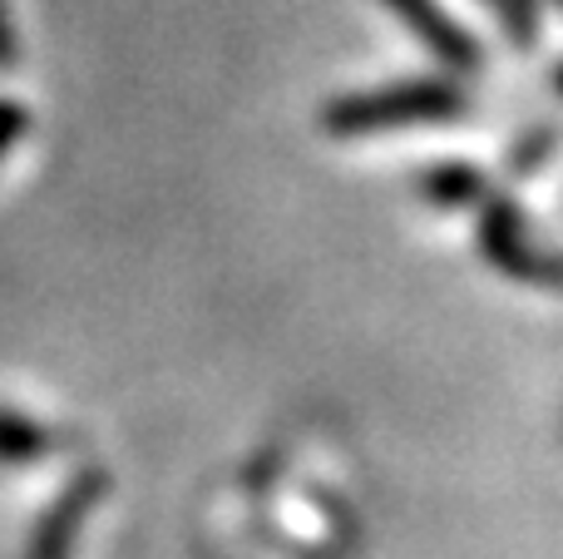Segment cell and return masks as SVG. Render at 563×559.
I'll list each match as a JSON object with an SVG mask.
<instances>
[{
	"label": "cell",
	"mask_w": 563,
	"mask_h": 559,
	"mask_svg": "<svg viewBox=\"0 0 563 559\" xmlns=\"http://www.w3.org/2000/svg\"><path fill=\"white\" fill-rule=\"evenodd\" d=\"M475 243L479 257L499 277L534 287V293H563V253L539 243V233L519 213V204L509 194H499V188H489L475 204Z\"/></svg>",
	"instance_id": "2"
},
{
	"label": "cell",
	"mask_w": 563,
	"mask_h": 559,
	"mask_svg": "<svg viewBox=\"0 0 563 559\" xmlns=\"http://www.w3.org/2000/svg\"><path fill=\"white\" fill-rule=\"evenodd\" d=\"M30 134V109L20 99H0V158Z\"/></svg>",
	"instance_id": "9"
},
{
	"label": "cell",
	"mask_w": 563,
	"mask_h": 559,
	"mask_svg": "<svg viewBox=\"0 0 563 559\" xmlns=\"http://www.w3.org/2000/svg\"><path fill=\"white\" fill-rule=\"evenodd\" d=\"M485 10H495V20L505 25V35L515 40V50L539 45V0H479Z\"/></svg>",
	"instance_id": "7"
},
{
	"label": "cell",
	"mask_w": 563,
	"mask_h": 559,
	"mask_svg": "<svg viewBox=\"0 0 563 559\" xmlns=\"http://www.w3.org/2000/svg\"><path fill=\"white\" fill-rule=\"evenodd\" d=\"M554 89H559V95H563V65L554 69Z\"/></svg>",
	"instance_id": "11"
},
{
	"label": "cell",
	"mask_w": 563,
	"mask_h": 559,
	"mask_svg": "<svg viewBox=\"0 0 563 559\" xmlns=\"http://www.w3.org/2000/svg\"><path fill=\"white\" fill-rule=\"evenodd\" d=\"M416 188L430 208H440V213H475V204L489 194V178L479 174L475 164L450 158V164H430L426 174L416 178Z\"/></svg>",
	"instance_id": "5"
},
{
	"label": "cell",
	"mask_w": 563,
	"mask_h": 559,
	"mask_svg": "<svg viewBox=\"0 0 563 559\" xmlns=\"http://www.w3.org/2000/svg\"><path fill=\"white\" fill-rule=\"evenodd\" d=\"M380 6H386L390 15H396L400 25H406L445 69H455V75H475V69L485 65L479 40L470 35V30L460 25L445 6H440V0H380Z\"/></svg>",
	"instance_id": "4"
},
{
	"label": "cell",
	"mask_w": 563,
	"mask_h": 559,
	"mask_svg": "<svg viewBox=\"0 0 563 559\" xmlns=\"http://www.w3.org/2000/svg\"><path fill=\"white\" fill-rule=\"evenodd\" d=\"M55 446H59V436L49 431V426L0 406V465H30V461H40V456H49Z\"/></svg>",
	"instance_id": "6"
},
{
	"label": "cell",
	"mask_w": 563,
	"mask_h": 559,
	"mask_svg": "<svg viewBox=\"0 0 563 559\" xmlns=\"http://www.w3.org/2000/svg\"><path fill=\"white\" fill-rule=\"evenodd\" d=\"M109 491H114V481H109L104 465H85V471L69 475L55 501L45 505V515L35 520V530H30L25 559H69L75 555L89 515L109 501Z\"/></svg>",
	"instance_id": "3"
},
{
	"label": "cell",
	"mask_w": 563,
	"mask_h": 559,
	"mask_svg": "<svg viewBox=\"0 0 563 559\" xmlns=\"http://www.w3.org/2000/svg\"><path fill=\"white\" fill-rule=\"evenodd\" d=\"M475 109L470 89L460 79H396L376 89H351L321 109V129L331 139H371L400 134V129H445Z\"/></svg>",
	"instance_id": "1"
},
{
	"label": "cell",
	"mask_w": 563,
	"mask_h": 559,
	"mask_svg": "<svg viewBox=\"0 0 563 559\" xmlns=\"http://www.w3.org/2000/svg\"><path fill=\"white\" fill-rule=\"evenodd\" d=\"M549 6H559V10H563V0H549Z\"/></svg>",
	"instance_id": "12"
},
{
	"label": "cell",
	"mask_w": 563,
	"mask_h": 559,
	"mask_svg": "<svg viewBox=\"0 0 563 559\" xmlns=\"http://www.w3.org/2000/svg\"><path fill=\"white\" fill-rule=\"evenodd\" d=\"M554 149H559V129L554 124H539V129H529V134L515 144L509 168H515L519 178H529V174H539V168L549 164V154H554Z\"/></svg>",
	"instance_id": "8"
},
{
	"label": "cell",
	"mask_w": 563,
	"mask_h": 559,
	"mask_svg": "<svg viewBox=\"0 0 563 559\" xmlns=\"http://www.w3.org/2000/svg\"><path fill=\"white\" fill-rule=\"evenodd\" d=\"M15 65V30H10V15H5V0H0V69Z\"/></svg>",
	"instance_id": "10"
}]
</instances>
